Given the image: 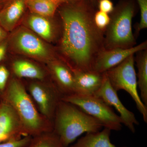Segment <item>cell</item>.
<instances>
[{"instance_id":"6da1fadb","label":"cell","mask_w":147,"mask_h":147,"mask_svg":"<svg viewBox=\"0 0 147 147\" xmlns=\"http://www.w3.org/2000/svg\"><path fill=\"white\" fill-rule=\"evenodd\" d=\"M61 6L58 57L72 71L93 70L98 55L105 49V32L94 20L96 7L89 0H73Z\"/></svg>"},{"instance_id":"7a4b0ae2","label":"cell","mask_w":147,"mask_h":147,"mask_svg":"<svg viewBox=\"0 0 147 147\" xmlns=\"http://www.w3.org/2000/svg\"><path fill=\"white\" fill-rule=\"evenodd\" d=\"M0 100L7 102L13 108L21 121L26 136L34 137L53 131V123L38 110L22 79L11 74Z\"/></svg>"},{"instance_id":"3957f363","label":"cell","mask_w":147,"mask_h":147,"mask_svg":"<svg viewBox=\"0 0 147 147\" xmlns=\"http://www.w3.org/2000/svg\"><path fill=\"white\" fill-rule=\"evenodd\" d=\"M53 131L65 147H69L82 134L97 132L103 127L97 120L76 105L62 100L53 121Z\"/></svg>"},{"instance_id":"277c9868","label":"cell","mask_w":147,"mask_h":147,"mask_svg":"<svg viewBox=\"0 0 147 147\" xmlns=\"http://www.w3.org/2000/svg\"><path fill=\"white\" fill-rule=\"evenodd\" d=\"M134 0H121L110 13V22L105 32V49H129L136 45L132 33V21L135 13Z\"/></svg>"},{"instance_id":"5b68a950","label":"cell","mask_w":147,"mask_h":147,"mask_svg":"<svg viewBox=\"0 0 147 147\" xmlns=\"http://www.w3.org/2000/svg\"><path fill=\"white\" fill-rule=\"evenodd\" d=\"M25 26L13 30L9 37V45L14 53L47 64L59 58L57 50Z\"/></svg>"},{"instance_id":"8992f818","label":"cell","mask_w":147,"mask_h":147,"mask_svg":"<svg viewBox=\"0 0 147 147\" xmlns=\"http://www.w3.org/2000/svg\"><path fill=\"white\" fill-rule=\"evenodd\" d=\"M134 63V55H131L105 73L111 86L116 91L123 90L130 95L144 121L147 123V106L142 101L138 92Z\"/></svg>"},{"instance_id":"52a82bcc","label":"cell","mask_w":147,"mask_h":147,"mask_svg":"<svg viewBox=\"0 0 147 147\" xmlns=\"http://www.w3.org/2000/svg\"><path fill=\"white\" fill-rule=\"evenodd\" d=\"M62 100L72 103L97 120L103 128L110 130L120 131L122 123L119 116L115 113L112 107L101 98L95 95H83L74 94L63 96Z\"/></svg>"},{"instance_id":"ba28073f","label":"cell","mask_w":147,"mask_h":147,"mask_svg":"<svg viewBox=\"0 0 147 147\" xmlns=\"http://www.w3.org/2000/svg\"><path fill=\"white\" fill-rule=\"evenodd\" d=\"M29 80L24 83L27 91L40 114L53 123L56 110L63 96L50 78Z\"/></svg>"},{"instance_id":"9c48e42d","label":"cell","mask_w":147,"mask_h":147,"mask_svg":"<svg viewBox=\"0 0 147 147\" xmlns=\"http://www.w3.org/2000/svg\"><path fill=\"white\" fill-rule=\"evenodd\" d=\"M94 95L101 98L109 106L115 108L119 114L122 124L132 133H135V125H139V123L134 113L128 110L120 100L117 92L111 86L105 72L102 85Z\"/></svg>"},{"instance_id":"30bf717a","label":"cell","mask_w":147,"mask_h":147,"mask_svg":"<svg viewBox=\"0 0 147 147\" xmlns=\"http://www.w3.org/2000/svg\"><path fill=\"white\" fill-rule=\"evenodd\" d=\"M147 49V40L129 49H103L98 55L93 67V70L105 73L122 62L131 55Z\"/></svg>"},{"instance_id":"8fae6325","label":"cell","mask_w":147,"mask_h":147,"mask_svg":"<svg viewBox=\"0 0 147 147\" xmlns=\"http://www.w3.org/2000/svg\"><path fill=\"white\" fill-rule=\"evenodd\" d=\"M26 136L17 114L7 102L0 100V143Z\"/></svg>"},{"instance_id":"7c38bea8","label":"cell","mask_w":147,"mask_h":147,"mask_svg":"<svg viewBox=\"0 0 147 147\" xmlns=\"http://www.w3.org/2000/svg\"><path fill=\"white\" fill-rule=\"evenodd\" d=\"M46 64L50 79L63 97L74 94V76L70 67L59 57Z\"/></svg>"},{"instance_id":"4fadbf2b","label":"cell","mask_w":147,"mask_h":147,"mask_svg":"<svg viewBox=\"0 0 147 147\" xmlns=\"http://www.w3.org/2000/svg\"><path fill=\"white\" fill-rule=\"evenodd\" d=\"M31 13L26 20L27 28L46 42L55 41L59 36V29L50 19Z\"/></svg>"},{"instance_id":"5bb4252c","label":"cell","mask_w":147,"mask_h":147,"mask_svg":"<svg viewBox=\"0 0 147 147\" xmlns=\"http://www.w3.org/2000/svg\"><path fill=\"white\" fill-rule=\"evenodd\" d=\"M72 71L74 76V94L94 95L102 85L104 73L94 70Z\"/></svg>"},{"instance_id":"9a60e30c","label":"cell","mask_w":147,"mask_h":147,"mask_svg":"<svg viewBox=\"0 0 147 147\" xmlns=\"http://www.w3.org/2000/svg\"><path fill=\"white\" fill-rule=\"evenodd\" d=\"M10 68L11 75L20 79L41 81L50 78L47 69L28 60H15L11 63Z\"/></svg>"},{"instance_id":"2e32d148","label":"cell","mask_w":147,"mask_h":147,"mask_svg":"<svg viewBox=\"0 0 147 147\" xmlns=\"http://www.w3.org/2000/svg\"><path fill=\"white\" fill-rule=\"evenodd\" d=\"M26 7L25 0H9L0 10V26L7 32H12Z\"/></svg>"},{"instance_id":"e0dca14e","label":"cell","mask_w":147,"mask_h":147,"mask_svg":"<svg viewBox=\"0 0 147 147\" xmlns=\"http://www.w3.org/2000/svg\"><path fill=\"white\" fill-rule=\"evenodd\" d=\"M111 130L103 128L102 130L86 133L69 147H117L110 140Z\"/></svg>"},{"instance_id":"ac0fdd59","label":"cell","mask_w":147,"mask_h":147,"mask_svg":"<svg viewBox=\"0 0 147 147\" xmlns=\"http://www.w3.org/2000/svg\"><path fill=\"white\" fill-rule=\"evenodd\" d=\"M134 57L137 69V85L142 101L147 106V49L139 51Z\"/></svg>"},{"instance_id":"d6986e66","label":"cell","mask_w":147,"mask_h":147,"mask_svg":"<svg viewBox=\"0 0 147 147\" xmlns=\"http://www.w3.org/2000/svg\"><path fill=\"white\" fill-rule=\"evenodd\" d=\"M26 6L31 13L53 18L61 5L54 0H25Z\"/></svg>"},{"instance_id":"ffe728a7","label":"cell","mask_w":147,"mask_h":147,"mask_svg":"<svg viewBox=\"0 0 147 147\" xmlns=\"http://www.w3.org/2000/svg\"><path fill=\"white\" fill-rule=\"evenodd\" d=\"M26 147H65L53 131L44 132L35 137Z\"/></svg>"},{"instance_id":"44dd1931","label":"cell","mask_w":147,"mask_h":147,"mask_svg":"<svg viewBox=\"0 0 147 147\" xmlns=\"http://www.w3.org/2000/svg\"><path fill=\"white\" fill-rule=\"evenodd\" d=\"M140 10V20L136 26L135 36L139 35L140 32L147 28V0H136Z\"/></svg>"},{"instance_id":"7402d4cb","label":"cell","mask_w":147,"mask_h":147,"mask_svg":"<svg viewBox=\"0 0 147 147\" xmlns=\"http://www.w3.org/2000/svg\"><path fill=\"white\" fill-rule=\"evenodd\" d=\"M94 20L98 28L105 32L110 24V15L99 10L96 11L94 16Z\"/></svg>"},{"instance_id":"603a6c76","label":"cell","mask_w":147,"mask_h":147,"mask_svg":"<svg viewBox=\"0 0 147 147\" xmlns=\"http://www.w3.org/2000/svg\"><path fill=\"white\" fill-rule=\"evenodd\" d=\"M31 136H25L20 139L1 142L0 147H26L31 140Z\"/></svg>"},{"instance_id":"cb8c5ba5","label":"cell","mask_w":147,"mask_h":147,"mask_svg":"<svg viewBox=\"0 0 147 147\" xmlns=\"http://www.w3.org/2000/svg\"><path fill=\"white\" fill-rule=\"evenodd\" d=\"M11 76L9 69L5 65H0V96L5 90Z\"/></svg>"},{"instance_id":"d4e9b609","label":"cell","mask_w":147,"mask_h":147,"mask_svg":"<svg viewBox=\"0 0 147 147\" xmlns=\"http://www.w3.org/2000/svg\"><path fill=\"white\" fill-rule=\"evenodd\" d=\"M97 7L98 10L110 14L113 12L115 7L111 0H99Z\"/></svg>"},{"instance_id":"484cf974","label":"cell","mask_w":147,"mask_h":147,"mask_svg":"<svg viewBox=\"0 0 147 147\" xmlns=\"http://www.w3.org/2000/svg\"><path fill=\"white\" fill-rule=\"evenodd\" d=\"M8 44L7 42H3L0 44V63L4 59ZM1 65V64H0Z\"/></svg>"},{"instance_id":"4316f807","label":"cell","mask_w":147,"mask_h":147,"mask_svg":"<svg viewBox=\"0 0 147 147\" xmlns=\"http://www.w3.org/2000/svg\"><path fill=\"white\" fill-rule=\"evenodd\" d=\"M7 36V32L0 26V42L3 41Z\"/></svg>"},{"instance_id":"83f0119b","label":"cell","mask_w":147,"mask_h":147,"mask_svg":"<svg viewBox=\"0 0 147 147\" xmlns=\"http://www.w3.org/2000/svg\"><path fill=\"white\" fill-rule=\"evenodd\" d=\"M54 1H57V2L59 3L61 5H62L63 4L69 2L73 0H54Z\"/></svg>"},{"instance_id":"f1b7e54d","label":"cell","mask_w":147,"mask_h":147,"mask_svg":"<svg viewBox=\"0 0 147 147\" xmlns=\"http://www.w3.org/2000/svg\"><path fill=\"white\" fill-rule=\"evenodd\" d=\"M89 1L92 3V4L95 7H97L98 3L99 0H89Z\"/></svg>"},{"instance_id":"f546056e","label":"cell","mask_w":147,"mask_h":147,"mask_svg":"<svg viewBox=\"0 0 147 147\" xmlns=\"http://www.w3.org/2000/svg\"><path fill=\"white\" fill-rule=\"evenodd\" d=\"M5 0H0V7L3 6L5 4Z\"/></svg>"}]
</instances>
